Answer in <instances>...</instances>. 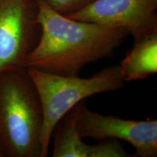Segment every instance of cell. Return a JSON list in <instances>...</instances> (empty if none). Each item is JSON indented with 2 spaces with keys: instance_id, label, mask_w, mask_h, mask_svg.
<instances>
[{
  "instance_id": "obj_1",
  "label": "cell",
  "mask_w": 157,
  "mask_h": 157,
  "mask_svg": "<svg viewBox=\"0 0 157 157\" xmlns=\"http://www.w3.org/2000/svg\"><path fill=\"white\" fill-rule=\"evenodd\" d=\"M35 1L41 35L25 60V68L78 76L87 65L113 56L128 35L124 29L70 18L44 0Z\"/></svg>"
},
{
  "instance_id": "obj_2",
  "label": "cell",
  "mask_w": 157,
  "mask_h": 157,
  "mask_svg": "<svg viewBox=\"0 0 157 157\" xmlns=\"http://www.w3.org/2000/svg\"><path fill=\"white\" fill-rule=\"evenodd\" d=\"M43 111L25 67L0 72V157H42Z\"/></svg>"
},
{
  "instance_id": "obj_3",
  "label": "cell",
  "mask_w": 157,
  "mask_h": 157,
  "mask_svg": "<svg viewBox=\"0 0 157 157\" xmlns=\"http://www.w3.org/2000/svg\"><path fill=\"white\" fill-rule=\"evenodd\" d=\"M26 69L42 103V157L48 156L51 138L57 124L77 104L93 95L116 91L125 85L119 65L103 68L89 78L59 75L34 68Z\"/></svg>"
},
{
  "instance_id": "obj_4",
  "label": "cell",
  "mask_w": 157,
  "mask_h": 157,
  "mask_svg": "<svg viewBox=\"0 0 157 157\" xmlns=\"http://www.w3.org/2000/svg\"><path fill=\"white\" fill-rule=\"evenodd\" d=\"M40 35L35 0H0V72L25 67Z\"/></svg>"
},
{
  "instance_id": "obj_5",
  "label": "cell",
  "mask_w": 157,
  "mask_h": 157,
  "mask_svg": "<svg viewBox=\"0 0 157 157\" xmlns=\"http://www.w3.org/2000/svg\"><path fill=\"white\" fill-rule=\"evenodd\" d=\"M76 126L83 138L123 140L132 145L135 156H157V120L137 121L103 115L88 109L83 101L74 107Z\"/></svg>"
},
{
  "instance_id": "obj_6",
  "label": "cell",
  "mask_w": 157,
  "mask_h": 157,
  "mask_svg": "<svg viewBox=\"0 0 157 157\" xmlns=\"http://www.w3.org/2000/svg\"><path fill=\"white\" fill-rule=\"evenodd\" d=\"M157 0H95L66 15L70 18L125 29L138 41L157 33Z\"/></svg>"
},
{
  "instance_id": "obj_7",
  "label": "cell",
  "mask_w": 157,
  "mask_h": 157,
  "mask_svg": "<svg viewBox=\"0 0 157 157\" xmlns=\"http://www.w3.org/2000/svg\"><path fill=\"white\" fill-rule=\"evenodd\" d=\"M54 135L53 157H131L132 155L117 140H102L95 145L84 142L76 126L74 108L60 121Z\"/></svg>"
},
{
  "instance_id": "obj_8",
  "label": "cell",
  "mask_w": 157,
  "mask_h": 157,
  "mask_svg": "<svg viewBox=\"0 0 157 157\" xmlns=\"http://www.w3.org/2000/svg\"><path fill=\"white\" fill-rule=\"evenodd\" d=\"M125 82L146 79L157 73V33L135 41L119 65Z\"/></svg>"
},
{
  "instance_id": "obj_9",
  "label": "cell",
  "mask_w": 157,
  "mask_h": 157,
  "mask_svg": "<svg viewBox=\"0 0 157 157\" xmlns=\"http://www.w3.org/2000/svg\"><path fill=\"white\" fill-rule=\"evenodd\" d=\"M52 9L64 15L76 13L95 0H44Z\"/></svg>"
}]
</instances>
